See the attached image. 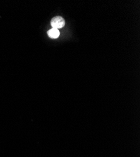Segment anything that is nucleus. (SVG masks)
<instances>
[{"label": "nucleus", "mask_w": 140, "mask_h": 157, "mask_svg": "<svg viewBox=\"0 0 140 157\" xmlns=\"http://www.w3.org/2000/svg\"><path fill=\"white\" fill-rule=\"evenodd\" d=\"M50 24H51V26H52L54 29H59L64 27L66 25V21H65V20L62 17L60 16H57V17H54L52 19V20L50 21Z\"/></svg>", "instance_id": "nucleus-1"}, {"label": "nucleus", "mask_w": 140, "mask_h": 157, "mask_svg": "<svg viewBox=\"0 0 140 157\" xmlns=\"http://www.w3.org/2000/svg\"><path fill=\"white\" fill-rule=\"evenodd\" d=\"M47 33H48V35L49 36L50 38H54V39L59 38V36L60 35V32H59V30L56 29H54V28L49 30L48 31Z\"/></svg>", "instance_id": "nucleus-2"}]
</instances>
